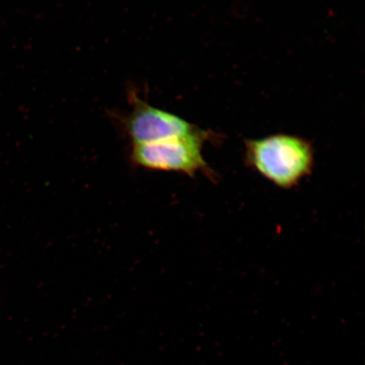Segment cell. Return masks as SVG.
Returning a JSON list of instances; mask_svg holds the SVG:
<instances>
[{
	"label": "cell",
	"instance_id": "cell-3",
	"mask_svg": "<svg viewBox=\"0 0 365 365\" xmlns=\"http://www.w3.org/2000/svg\"><path fill=\"white\" fill-rule=\"evenodd\" d=\"M133 112L125 123L132 145L159 143L195 133L197 130L175 114L136 100Z\"/></svg>",
	"mask_w": 365,
	"mask_h": 365
},
{
	"label": "cell",
	"instance_id": "cell-2",
	"mask_svg": "<svg viewBox=\"0 0 365 365\" xmlns=\"http://www.w3.org/2000/svg\"><path fill=\"white\" fill-rule=\"evenodd\" d=\"M204 135L195 131L180 138L132 145L130 162L150 171L181 173L191 177L211 175L203 153Z\"/></svg>",
	"mask_w": 365,
	"mask_h": 365
},
{
	"label": "cell",
	"instance_id": "cell-1",
	"mask_svg": "<svg viewBox=\"0 0 365 365\" xmlns=\"http://www.w3.org/2000/svg\"><path fill=\"white\" fill-rule=\"evenodd\" d=\"M246 163L282 189H291L312 173L314 150L299 137L275 135L246 141Z\"/></svg>",
	"mask_w": 365,
	"mask_h": 365
}]
</instances>
